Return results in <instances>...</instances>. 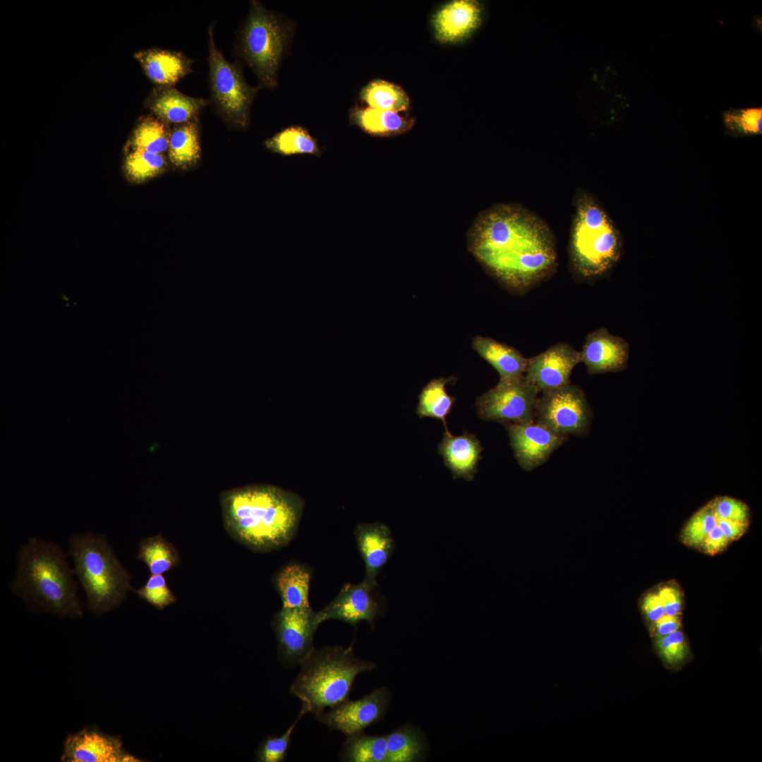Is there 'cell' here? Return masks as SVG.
I'll return each instance as SVG.
<instances>
[{"label": "cell", "instance_id": "10", "mask_svg": "<svg viewBox=\"0 0 762 762\" xmlns=\"http://www.w3.org/2000/svg\"><path fill=\"white\" fill-rule=\"evenodd\" d=\"M592 418L583 392L571 383L542 392L536 405V421L564 435H586Z\"/></svg>", "mask_w": 762, "mask_h": 762}, {"label": "cell", "instance_id": "34", "mask_svg": "<svg viewBox=\"0 0 762 762\" xmlns=\"http://www.w3.org/2000/svg\"><path fill=\"white\" fill-rule=\"evenodd\" d=\"M166 167L167 161L163 155L138 150L129 152L124 163L128 179L135 183L154 178L164 172Z\"/></svg>", "mask_w": 762, "mask_h": 762}, {"label": "cell", "instance_id": "26", "mask_svg": "<svg viewBox=\"0 0 762 762\" xmlns=\"http://www.w3.org/2000/svg\"><path fill=\"white\" fill-rule=\"evenodd\" d=\"M310 572L303 565L292 564L285 567L277 575L276 585L283 607H310L308 591Z\"/></svg>", "mask_w": 762, "mask_h": 762}, {"label": "cell", "instance_id": "30", "mask_svg": "<svg viewBox=\"0 0 762 762\" xmlns=\"http://www.w3.org/2000/svg\"><path fill=\"white\" fill-rule=\"evenodd\" d=\"M266 147L284 156L308 154L319 155L320 150L315 140L303 127H288L265 141Z\"/></svg>", "mask_w": 762, "mask_h": 762}, {"label": "cell", "instance_id": "35", "mask_svg": "<svg viewBox=\"0 0 762 762\" xmlns=\"http://www.w3.org/2000/svg\"><path fill=\"white\" fill-rule=\"evenodd\" d=\"M717 526V519L708 504L697 511L686 523L681 540L687 546L699 548L708 533Z\"/></svg>", "mask_w": 762, "mask_h": 762}, {"label": "cell", "instance_id": "44", "mask_svg": "<svg viewBox=\"0 0 762 762\" xmlns=\"http://www.w3.org/2000/svg\"><path fill=\"white\" fill-rule=\"evenodd\" d=\"M641 610L652 622L665 615L663 605L657 593H648L644 596L641 602Z\"/></svg>", "mask_w": 762, "mask_h": 762}, {"label": "cell", "instance_id": "25", "mask_svg": "<svg viewBox=\"0 0 762 762\" xmlns=\"http://www.w3.org/2000/svg\"><path fill=\"white\" fill-rule=\"evenodd\" d=\"M169 159L177 168L187 169L200 159V145L198 119L176 125L171 131Z\"/></svg>", "mask_w": 762, "mask_h": 762}, {"label": "cell", "instance_id": "12", "mask_svg": "<svg viewBox=\"0 0 762 762\" xmlns=\"http://www.w3.org/2000/svg\"><path fill=\"white\" fill-rule=\"evenodd\" d=\"M510 445L519 466L531 471L545 464L551 454L567 440L536 421L528 423L506 424Z\"/></svg>", "mask_w": 762, "mask_h": 762}, {"label": "cell", "instance_id": "23", "mask_svg": "<svg viewBox=\"0 0 762 762\" xmlns=\"http://www.w3.org/2000/svg\"><path fill=\"white\" fill-rule=\"evenodd\" d=\"M473 349L489 363L500 374V378H509L524 375L527 369L528 358L516 349L493 339L475 337Z\"/></svg>", "mask_w": 762, "mask_h": 762}, {"label": "cell", "instance_id": "3", "mask_svg": "<svg viewBox=\"0 0 762 762\" xmlns=\"http://www.w3.org/2000/svg\"><path fill=\"white\" fill-rule=\"evenodd\" d=\"M18 562L16 578L9 587L32 610L61 617H83L74 571L58 545L30 538L19 549Z\"/></svg>", "mask_w": 762, "mask_h": 762}, {"label": "cell", "instance_id": "45", "mask_svg": "<svg viewBox=\"0 0 762 762\" xmlns=\"http://www.w3.org/2000/svg\"><path fill=\"white\" fill-rule=\"evenodd\" d=\"M681 622L679 616L664 615L653 622L654 631L657 636H663L679 629Z\"/></svg>", "mask_w": 762, "mask_h": 762}, {"label": "cell", "instance_id": "36", "mask_svg": "<svg viewBox=\"0 0 762 762\" xmlns=\"http://www.w3.org/2000/svg\"><path fill=\"white\" fill-rule=\"evenodd\" d=\"M306 713L301 708L297 718L279 737H268L260 744L256 751L255 761L259 762H281L287 754L291 736L301 718Z\"/></svg>", "mask_w": 762, "mask_h": 762}, {"label": "cell", "instance_id": "29", "mask_svg": "<svg viewBox=\"0 0 762 762\" xmlns=\"http://www.w3.org/2000/svg\"><path fill=\"white\" fill-rule=\"evenodd\" d=\"M450 382L451 378L433 379L422 389L416 410L420 418H433L447 425L446 418L456 401L446 391V385Z\"/></svg>", "mask_w": 762, "mask_h": 762}, {"label": "cell", "instance_id": "16", "mask_svg": "<svg viewBox=\"0 0 762 762\" xmlns=\"http://www.w3.org/2000/svg\"><path fill=\"white\" fill-rule=\"evenodd\" d=\"M61 761L121 762L139 760L123 750L119 738L93 727H87L66 739Z\"/></svg>", "mask_w": 762, "mask_h": 762}, {"label": "cell", "instance_id": "4", "mask_svg": "<svg viewBox=\"0 0 762 762\" xmlns=\"http://www.w3.org/2000/svg\"><path fill=\"white\" fill-rule=\"evenodd\" d=\"M290 693L301 701V708L318 715L349 699L356 676L375 667L354 656L352 646H325L313 651L300 664Z\"/></svg>", "mask_w": 762, "mask_h": 762}, {"label": "cell", "instance_id": "38", "mask_svg": "<svg viewBox=\"0 0 762 762\" xmlns=\"http://www.w3.org/2000/svg\"><path fill=\"white\" fill-rule=\"evenodd\" d=\"M725 122L732 131L745 134H755L761 132L762 109L749 108L732 110L725 113Z\"/></svg>", "mask_w": 762, "mask_h": 762}, {"label": "cell", "instance_id": "21", "mask_svg": "<svg viewBox=\"0 0 762 762\" xmlns=\"http://www.w3.org/2000/svg\"><path fill=\"white\" fill-rule=\"evenodd\" d=\"M208 104L204 98L188 96L173 87L156 88L147 101V106L157 118L175 125L197 119Z\"/></svg>", "mask_w": 762, "mask_h": 762}, {"label": "cell", "instance_id": "20", "mask_svg": "<svg viewBox=\"0 0 762 762\" xmlns=\"http://www.w3.org/2000/svg\"><path fill=\"white\" fill-rule=\"evenodd\" d=\"M147 77L159 87H172L192 72L194 61L184 54L150 49L135 54Z\"/></svg>", "mask_w": 762, "mask_h": 762}, {"label": "cell", "instance_id": "9", "mask_svg": "<svg viewBox=\"0 0 762 762\" xmlns=\"http://www.w3.org/2000/svg\"><path fill=\"white\" fill-rule=\"evenodd\" d=\"M538 393L525 374L500 378L496 386L477 397V413L488 421L531 423L535 421Z\"/></svg>", "mask_w": 762, "mask_h": 762}, {"label": "cell", "instance_id": "22", "mask_svg": "<svg viewBox=\"0 0 762 762\" xmlns=\"http://www.w3.org/2000/svg\"><path fill=\"white\" fill-rule=\"evenodd\" d=\"M445 431L438 447L439 453L445 466L450 469L454 478H462L472 480L483 449L475 435L465 432L461 435L451 434L445 425Z\"/></svg>", "mask_w": 762, "mask_h": 762}, {"label": "cell", "instance_id": "31", "mask_svg": "<svg viewBox=\"0 0 762 762\" xmlns=\"http://www.w3.org/2000/svg\"><path fill=\"white\" fill-rule=\"evenodd\" d=\"M386 736H369L361 732L346 736L341 759L349 762H385Z\"/></svg>", "mask_w": 762, "mask_h": 762}, {"label": "cell", "instance_id": "28", "mask_svg": "<svg viewBox=\"0 0 762 762\" xmlns=\"http://www.w3.org/2000/svg\"><path fill=\"white\" fill-rule=\"evenodd\" d=\"M361 99L368 107L401 113L409 109V98L399 86L383 80H375L361 91Z\"/></svg>", "mask_w": 762, "mask_h": 762}, {"label": "cell", "instance_id": "5", "mask_svg": "<svg viewBox=\"0 0 762 762\" xmlns=\"http://www.w3.org/2000/svg\"><path fill=\"white\" fill-rule=\"evenodd\" d=\"M74 573L86 593L88 608L102 615L119 607L131 590V576L116 557L105 537L91 532L69 538Z\"/></svg>", "mask_w": 762, "mask_h": 762}, {"label": "cell", "instance_id": "13", "mask_svg": "<svg viewBox=\"0 0 762 762\" xmlns=\"http://www.w3.org/2000/svg\"><path fill=\"white\" fill-rule=\"evenodd\" d=\"M389 698L388 691L380 688L360 699H347L315 717L331 730L349 736L362 732L380 720L387 708Z\"/></svg>", "mask_w": 762, "mask_h": 762}, {"label": "cell", "instance_id": "41", "mask_svg": "<svg viewBox=\"0 0 762 762\" xmlns=\"http://www.w3.org/2000/svg\"><path fill=\"white\" fill-rule=\"evenodd\" d=\"M665 610V614L670 616H679L682 605V595L679 590L672 586H664L657 592Z\"/></svg>", "mask_w": 762, "mask_h": 762}, {"label": "cell", "instance_id": "40", "mask_svg": "<svg viewBox=\"0 0 762 762\" xmlns=\"http://www.w3.org/2000/svg\"><path fill=\"white\" fill-rule=\"evenodd\" d=\"M708 504L716 519L749 522V509L740 500L723 496L713 499Z\"/></svg>", "mask_w": 762, "mask_h": 762}, {"label": "cell", "instance_id": "37", "mask_svg": "<svg viewBox=\"0 0 762 762\" xmlns=\"http://www.w3.org/2000/svg\"><path fill=\"white\" fill-rule=\"evenodd\" d=\"M131 590L158 610L176 602V598L171 591L163 574H151L143 586Z\"/></svg>", "mask_w": 762, "mask_h": 762}, {"label": "cell", "instance_id": "32", "mask_svg": "<svg viewBox=\"0 0 762 762\" xmlns=\"http://www.w3.org/2000/svg\"><path fill=\"white\" fill-rule=\"evenodd\" d=\"M170 133L167 123L158 118L145 117L135 127L130 147L131 150H144L162 155L168 150Z\"/></svg>", "mask_w": 762, "mask_h": 762}, {"label": "cell", "instance_id": "15", "mask_svg": "<svg viewBox=\"0 0 762 762\" xmlns=\"http://www.w3.org/2000/svg\"><path fill=\"white\" fill-rule=\"evenodd\" d=\"M377 586L365 580L344 585L327 606L317 612L319 622L334 619L352 624L365 620L373 624L380 612Z\"/></svg>", "mask_w": 762, "mask_h": 762}, {"label": "cell", "instance_id": "2", "mask_svg": "<svg viewBox=\"0 0 762 762\" xmlns=\"http://www.w3.org/2000/svg\"><path fill=\"white\" fill-rule=\"evenodd\" d=\"M219 502L228 533L257 552L286 545L296 533L304 504L296 493L270 485L224 491Z\"/></svg>", "mask_w": 762, "mask_h": 762}, {"label": "cell", "instance_id": "8", "mask_svg": "<svg viewBox=\"0 0 762 762\" xmlns=\"http://www.w3.org/2000/svg\"><path fill=\"white\" fill-rule=\"evenodd\" d=\"M208 36L209 81L214 107L229 125L246 128L256 90L245 81L239 67L228 61L217 47L212 25Z\"/></svg>", "mask_w": 762, "mask_h": 762}, {"label": "cell", "instance_id": "43", "mask_svg": "<svg viewBox=\"0 0 762 762\" xmlns=\"http://www.w3.org/2000/svg\"><path fill=\"white\" fill-rule=\"evenodd\" d=\"M748 526V522L745 521L717 519V526L730 543L742 537Z\"/></svg>", "mask_w": 762, "mask_h": 762}, {"label": "cell", "instance_id": "27", "mask_svg": "<svg viewBox=\"0 0 762 762\" xmlns=\"http://www.w3.org/2000/svg\"><path fill=\"white\" fill-rule=\"evenodd\" d=\"M136 558L146 564L151 574H163L180 563L176 549L161 534L142 538Z\"/></svg>", "mask_w": 762, "mask_h": 762}, {"label": "cell", "instance_id": "17", "mask_svg": "<svg viewBox=\"0 0 762 762\" xmlns=\"http://www.w3.org/2000/svg\"><path fill=\"white\" fill-rule=\"evenodd\" d=\"M629 344L622 337L600 327L587 334L580 353L589 374L623 370L629 360Z\"/></svg>", "mask_w": 762, "mask_h": 762}, {"label": "cell", "instance_id": "39", "mask_svg": "<svg viewBox=\"0 0 762 762\" xmlns=\"http://www.w3.org/2000/svg\"><path fill=\"white\" fill-rule=\"evenodd\" d=\"M655 645L663 660L670 665L682 663L688 653L686 639L679 629L666 635L657 636Z\"/></svg>", "mask_w": 762, "mask_h": 762}, {"label": "cell", "instance_id": "14", "mask_svg": "<svg viewBox=\"0 0 762 762\" xmlns=\"http://www.w3.org/2000/svg\"><path fill=\"white\" fill-rule=\"evenodd\" d=\"M580 363V353L566 343H557L528 358L525 375L538 392L570 384L574 368Z\"/></svg>", "mask_w": 762, "mask_h": 762}, {"label": "cell", "instance_id": "19", "mask_svg": "<svg viewBox=\"0 0 762 762\" xmlns=\"http://www.w3.org/2000/svg\"><path fill=\"white\" fill-rule=\"evenodd\" d=\"M357 546L365 566L363 580L377 583L376 576L391 557L395 543L390 529L380 523L360 524L355 529Z\"/></svg>", "mask_w": 762, "mask_h": 762}, {"label": "cell", "instance_id": "42", "mask_svg": "<svg viewBox=\"0 0 762 762\" xmlns=\"http://www.w3.org/2000/svg\"><path fill=\"white\" fill-rule=\"evenodd\" d=\"M730 543L718 527H715L706 536L698 549L707 555H714L722 550Z\"/></svg>", "mask_w": 762, "mask_h": 762}, {"label": "cell", "instance_id": "6", "mask_svg": "<svg viewBox=\"0 0 762 762\" xmlns=\"http://www.w3.org/2000/svg\"><path fill=\"white\" fill-rule=\"evenodd\" d=\"M570 258L583 278L606 273L618 260L621 243L610 219L588 195L578 198L570 239Z\"/></svg>", "mask_w": 762, "mask_h": 762}, {"label": "cell", "instance_id": "11", "mask_svg": "<svg viewBox=\"0 0 762 762\" xmlns=\"http://www.w3.org/2000/svg\"><path fill=\"white\" fill-rule=\"evenodd\" d=\"M320 624L310 607H282L274 617L273 628L284 663L300 665L313 651V636Z\"/></svg>", "mask_w": 762, "mask_h": 762}, {"label": "cell", "instance_id": "7", "mask_svg": "<svg viewBox=\"0 0 762 762\" xmlns=\"http://www.w3.org/2000/svg\"><path fill=\"white\" fill-rule=\"evenodd\" d=\"M288 39L286 27L259 1H252L240 32L238 50L260 85L274 88Z\"/></svg>", "mask_w": 762, "mask_h": 762}, {"label": "cell", "instance_id": "18", "mask_svg": "<svg viewBox=\"0 0 762 762\" xmlns=\"http://www.w3.org/2000/svg\"><path fill=\"white\" fill-rule=\"evenodd\" d=\"M482 8L474 0H454L441 6L433 17L436 39L457 43L466 39L479 25Z\"/></svg>", "mask_w": 762, "mask_h": 762}, {"label": "cell", "instance_id": "24", "mask_svg": "<svg viewBox=\"0 0 762 762\" xmlns=\"http://www.w3.org/2000/svg\"><path fill=\"white\" fill-rule=\"evenodd\" d=\"M351 120L365 133L376 136H391L404 133L410 130L414 123L411 118L401 113L368 107L354 109L351 112Z\"/></svg>", "mask_w": 762, "mask_h": 762}, {"label": "cell", "instance_id": "1", "mask_svg": "<svg viewBox=\"0 0 762 762\" xmlns=\"http://www.w3.org/2000/svg\"><path fill=\"white\" fill-rule=\"evenodd\" d=\"M469 249L493 274L514 288H527L557 263L554 236L532 212L500 204L483 212L469 234Z\"/></svg>", "mask_w": 762, "mask_h": 762}, {"label": "cell", "instance_id": "33", "mask_svg": "<svg viewBox=\"0 0 762 762\" xmlns=\"http://www.w3.org/2000/svg\"><path fill=\"white\" fill-rule=\"evenodd\" d=\"M385 762H411L418 760L423 754V745L418 733L409 727H403L386 736Z\"/></svg>", "mask_w": 762, "mask_h": 762}]
</instances>
